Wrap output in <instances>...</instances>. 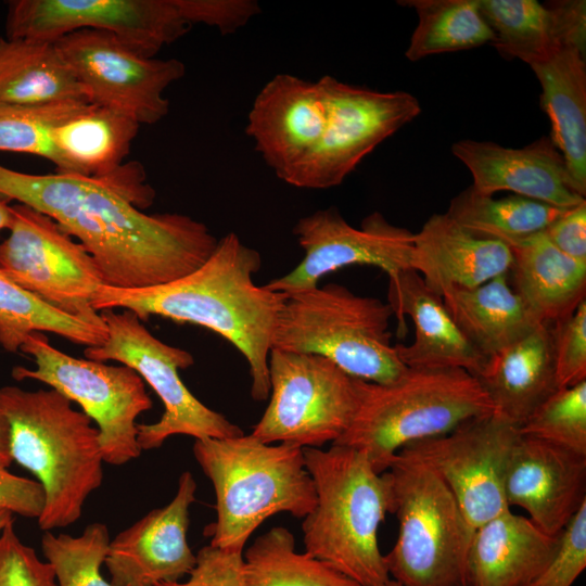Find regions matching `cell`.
Listing matches in <instances>:
<instances>
[{"instance_id": "6da1fadb", "label": "cell", "mask_w": 586, "mask_h": 586, "mask_svg": "<svg viewBox=\"0 0 586 586\" xmlns=\"http://www.w3.org/2000/svg\"><path fill=\"white\" fill-rule=\"evenodd\" d=\"M155 198L139 163L105 178L27 174L0 164V199L52 218L98 264L104 284L142 289L166 284L198 269L218 239L184 214H145Z\"/></svg>"}, {"instance_id": "7a4b0ae2", "label": "cell", "mask_w": 586, "mask_h": 586, "mask_svg": "<svg viewBox=\"0 0 586 586\" xmlns=\"http://www.w3.org/2000/svg\"><path fill=\"white\" fill-rule=\"evenodd\" d=\"M262 267L258 251L237 233L218 240L198 269L166 284L119 289L102 284L92 301L97 311L127 309L140 320L160 316L207 328L234 345L247 361L251 395L269 397V354L285 293L258 286L254 276Z\"/></svg>"}, {"instance_id": "3957f363", "label": "cell", "mask_w": 586, "mask_h": 586, "mask_svg": "<svg viewBox=\"0 0 586 586\" xmlns=\"http://www.w3.org/2000/svg\"><path fill=\"white\" fill-rule=\"evenodd\" d=\"M0 409L10 426L12 461L28 470L44 492L42 531L79 520L89 495L103 482L98 429L53 388L0 387Z\"/></svg>"}, {"instance_id": "277c9868", "label": "cell", "mask_w": 586, "mask_h": 586, "mask_svg": "<svg viewBox=\"0 0 586 586\" xmlns=\"http://www.w3.org/2000/svg\"><path fill=\"white\" fill-rule=\"evenodd\" d=\"M303 453L316 491V506L302 524L305 552L361 586H386L391 577L378 528L392 512L388 473L375 472L361 453L340 445Z\"/></svg>"}, {"instance_id": "5b68a950", "label": "cell", "mask_w": 586, "mask_h": 586, "mask_svg": "<svg viewBox=\"0 0 586 586\" xmlns=\"http://www.w3.org/2000/svg\"><path fill=\"white\" fill-rule=\"evenodd\" d=\"M192 450L215 491L217 518L205 530L212 546L243 549L269 517L289 512L304 519L316 506L301 447L242 434L195 440Z\"/></svg>"}, {"instance_id": "8992f818", "label": "cell", "mask_w": 586, "mask_h": 586, "mask_svg": "<svg viewBox=\"0 0 586 586\" xmlns=\"http://www.w3.org/2000/svg\"><path fill=\"white\" fill-rule=\"evenodd\" d=\"M493 412L485 390L468 371L407 368L390 383L362 381L357 412L332 445L361 453L375 472L383 473L404 446Z\"/></svg>"}, {"instance_id": "52a82bcc", "label": "cell", "mask_w": 586, "mask_h": 586, "mask_svg": "<svg viewBox=\"0 0 586 586\" xmlns=\"http://www.w3.org/2000/svg\"><path fill=\"white\" fill-rule=\"evenodd\" d=\"M391 306L339 283L286 294L271 349L323 356L346 373L385 384L407 369L392 343Z\"/></svg>"}, {"instance_id": "ba28073f", "label": "cell", "mask_w": 586, "mask_h": 586, "mask_svg": "<svg viewBox=\"0 0 586 586\" xmlns=\"http://www.w3.org/2000/svg\"><path fill=\"white\" fill-rule=\"evenodd\" d=\"M399 531L384 562L400 586H467L474 530L454 495L422 462L398 451L388 468Z\"/></svg>"}, {"instance_id": "9c48e42d", "label": "cell", "mask_w": 586, "mask_h": 586, "mask_svg": "<svg viewBox=\"0 0 586 586\" xmlns=\"http://www.w3.org/2000/svg\"><path fill=\"white\" fill-rule=\"evenodd\" d=\"M270 400L252 435L266 444L318 448L351 425L361 397V379L328 358L272 348Z\"/></svg>"}, {"instance_id": "30bf717a", "label": "cell", "mask_w": 586, "mask_h": 586, "mask_svg": "<svg viewBox=\"0 0 586 586\" xmlns=\"http://www.w3.org/2000/svg\"><path fill=\"white\" fill-rule=\"evenodd\" d=\"M107 336L102 345L86 347L85 357L94 361L115 360L133 369L156 393L164 405L158 421L138 423L141 450L161 447L174 435H189L195 440L227 438L243 433L224 415L201 403L183 384L179 369L194 364L186 349L156 339L130 310L100 311Z\"/></svg>"}, {"instance_id": "8fae6325", "label": "cell", "mask_w": 586, "mask_h": 586, "mask_svg": "<svg viewBox=\"0 0 586 586\" xmlns=\"http://www.w3.org/2000/svg\"><path fill=\"white\" fill-rule=\"evenodd\" d=\"M20 351L31 356L36 367H14L13 379L42 382L78 404L97 424L104 462L122 466L140 456L137 418L152 408V400L133 369L72 357L41 332L29 334Z\"/></svg>"}, {"instance_id": "7c38bea8", "label": "cell", "mask_w": 586, "mask_h": 586, "mask_svg": "<svg viewBox=\"0 0 586 586\" xmlns=\"http://www.w3.org/2000/svg\"><path fill=\"white\" fill-rule=\"evenodd\" d=\"M320 80L326 123L313 151L284 180L296 188L340 186L369 153L421 112L418 99L406 91H377L331 75Z\"/></svg>"}, {"instance_id": "4fadbf2b", "label": "cell", "mask_w": 586, "mask_h": 586, "mask_svg": "<svg viewBox=\"0 0 586 586\" xmlns=\"http://www.w3.org/2000/svg\"><path fill=\"white\" fill-rule=\"evenodd\" d=\"M12 214L0 244V273L52 307L106 328L92 307L104 284L94 258L49 216L20 203Z\"/></svg>"}, {"instance_id": "5bb4252c", "label": "cell", "mask_w": 586, "mask_h": 586, "mask_svg": "<svg viewBox=\"0 0 586 586\" xmlns=\"http://www.w3.org/2000/svg\"><path fill=\"white\" fill-rule=\"evenodd\" d=\"M82 85L89 103L152 125L169 112L164 91L183 77L177 59L145 58L112 33L84 28L54 41Z\"/></svg>"}, {"instance_id": "9a60e30c", "label": "cell", "mask_w": 586, "mask_h": 586, "mask_svg": "<svg viewBox=\"0 0 586 586\" xmlns=\"http://www.w3.org/2000/svg\"><path fill=\"white\" fill-rule=\"evenodd\" d=\"M191 27L179 0H13L5 25L7 38L40 41L84 28L104 30L145 58Z\"/></svg>"}, {"instance_id": "2e32d148", "label": "cell", "mask_w": 586, "mask_h": 586, "mask_svg": "<svg viewBox=\"0 0 586 586\" xmlns=\"http://www.w3.org/2000/svg\"><path fill=\"white\" fill-rule=\"evenodd\" d=\"M519 428L496 413L470 419L453 431L404 446L446 484L475 530L510 509L504 492L508 456Z\"/></svg>"}, {"instance_id": "e0dca14e", "label": "cell", "mask_w": 586, "mask_h": 586, "mask_svg": "<svg viewBox=\"0 0 586 586\" xmlns=\"http://www.w3.org/2000/svg\"><path fill=\"white\" fill-rule=\"evenodd\" d=\"M304 251L301 263L265 286L285 294L317 286L326 275L353 265L374 266L387 276L411 268V231L388 222L378 212L354 228L331 206L302 217L292 230Z\"/></svg>"}, {"instance_id": "ac0fdd59", "label": "cell", "mask_w": 586, "mask_h": 586, "mask_svg": "<svg viewBox=\"0 0 586 586\" xmlns=\"http://www.w3.org/2000/svg\"><path fill=\"white\" fill-rule=\"evenodd\" d=\"M195 492L192 473L182 472L169 504L151 510L111 539L104 564L113 585L157 586L190 574L196 555L187 533Z\"/></svg>"}, {"instance_id": "d6986e66", "label": "cell", "mask_w": 586, "mask_h": 586, "mask_svg": "<svg viewBox=\"0 0 586 586\" xmlns=\"http://www.w3.org/2000/svg\"><path fill=\"white\" fill-rule=\"evenodd\" d=\"M504 492L550 535H560L586 502V456L519 432L510 449Z\"/></svg>"}, {"instance_id": "ffe728a7", "label": "cell", "mask_w": 586, "mask_h": 586, "mask_svg": "<svg viewBox=\"0 0 586 586\" xmlns=\"http://www.w3.org/2000/svg\"><path fill=\"white\" fill-rule=\"evenodd\" d=\"M326 115L320 79L311 81L281 73L256 94L245 132L267 166L284 181L319 141Z\"/></svg>"}, {"instance_id": "44dd1931", "label": "cell", "mask_w": 586, "mask_h": 586, "mask_svg": "<svg viewBox=\"0 0 586 586\" xmlns=\"http://www.w3.org/2000/svg\"><path fill=\"white\" fill-rule=\"evenodd\" d=\"M451 153L470 170L471 186L481 194L512 191L561 208L586 201L576 192L566 163L550 137L543 136L520 149L464 139L451 145Z\"/></svg>"}, {"instance_id": "7402d4cb", "label": "cell", "mask_w": 586, "mask_h": 586, "mask_svg": "<svg viewBox=\"0 0 586 586\" xmlns=\"http://www.w3.org/2000/svg\"><path fill=\"white\" fill-rule=\"evenodd\" d=\"M387 304L402 328L405 316L413 323V341L395 344L407 368H459L475 378L483 372L487 357L461 332L442 296L430 290L413 269L388 277Z\"/></svg>"}, {"instance_id": "603a6c76", "label": "cell", "mask_w": 586, "mask_h": 586, "mask_svg": "<svg viewBox=\"0 0 586 586\" xmlns=\"http://www.w3.org/2000/svg\"><path fill=\"white\" fill-rule=\"evenodd\" d=\"M511 265L506 243L469 232L447 213L433 214L413 235L411 269L441 296L449 288H474L509 275Z\"/></svg>"}, {"instance_id": "cb8c5ba5", "label": "cell", "mask_w": 586, "mask_h": 586, "mask_svg": "<svg viewBox=\"0 0 586 586\" xmlns=\"http://www.w3.org/2000/svg\"><path fill=\"white\" fill-rule=\"evenodd\" d=\"M494 31L493 46L504 58L530 66L564 47L586 49V2L557 0H479Z\"/></svg>"}, {"instance_id": "d4e9b609", "label": "cell", "mask_w": 586, "mask_h": 586, "mask_svg": "<svg viewBox=\"0 0 586 586\" xmlns=\"http://www.w3.org/2000/svg\"><path fill=\"white\" fill-rule=\"evenodd\" d=\"M530 518L508 509L474 530L467 586H527L549 564L560 543Z\"/></svg>"}, {"instance_id": "484cf974", "label": "cell", "mask_w": 586, "mask_h": 586, "mask_svg": "<svg viewBox=\"0 0 586 586\" xmlns=\"http://www.w3.org/2000/svg\"><path fill=\"white\" fill-rule=\"evenodd\" d=\"M476 379L488 395L494 413L519 428L560 388L552 324L544 322L518 342L489 356Z\"/></svg>"}, {"instance_id": "4316f807", "label": "cell", "mask_w": 586, "mask_h": 586, "mask_svg": "<svg viewBox=\"0 0 586 586\" xmlns=\"http://www.w3.org/2000/svg\"><path fill=\"white\" fill-rule=\"evenodd\" d=\"M542 86L540 107L551 123L552 143L562 154L576 192L586 196L585 51L564 47L530 66Z\"/></svg>"}, {"instance_id": "83f0119b", "label": "cell", "mask_w": 586, "mask_h": 586, "mask_svg": "<svg viewBox=\"0 0 586 586\" xmlns=\"http://www.w3.org/2000/svg\"><path fill=\"white\" fill-rule=\"evenodd\" d=\"M507 245L512 288L543 322L563 320L586 300V263L560 252L544 232Z\"/></svg>"}, {"instance_id": "f1b7e54d", "label": "cell", "mask_w": 586, "mask_h": 586, "mask_svg": "<svg viewBox=\"0 0 586 586\" xmlns=\"http://www.w3.org/2000/svg\"><path fill=\"white\" fill-rule=\"evenodd\" d=\"M454 321L487 358L544 323L501 275L474 288H449L442 294Z\"/></svg>"}, {"instance_id": "f546056e", "label": "cell", "mask_w": 586, "mask_h": 586, "mask_svg": "<svg viewBox=\"0 0 586 586\" xmlns=\"http://www.w3.org/2000/svg\"><path fill=\"white\" fill-rule=\"evenodd\" d=\"M0 102L48 105L89 100L54 41L0 38Z\"/></svg>"}, {"instance_id": "4dcf8cb0", "label": "cell", "mask_w": 586, "mask_h": 586, "mask_svg": "<svg viewBox=\"0 0 586 586\" xmlns=\"http://www.w3.org/2000/svg\"><path fill=\"white\" fill-rule=\"evenodd\" d=\"M140 124L131 117L94 104L53 130L60 157L58 173L105 178L123 167Z\"/></svg>"}, {"instance_id": "1f68e13d", "label": "cell", "mask_w": 586, "mask_h": 586, "mask_svg": "<svg viewBox=\"0 0 586 586\" xmlns=\"http://www.w3.org/2000/svg\"><path fill=\"white\" fill-rule=\"evenodd\" d=\"M568 209L515 194L494 199L470 186L451 199L446 213L469 232L508 244L544 232Z\"/></svg>"}, {"instance_id": "d6a6232c", "label": "cell", "mask_w": 586, "mask_h": 586, "mask_svg": "<svg viewBox=\"0 0 586 586\" xmlns=\"http://www.w3.org/2000/svg\"><path fill=\"white\" fill-rule=\"evenodd\" d=\"M243 586H361L331 564L295 549L282 526L257 537L242 562Z\"/></svg>"}, {"instance_id": "836d02e7", "label": "cell", "mask_w": 586, "mask_h": 586, "mask_svg": "<svg viewBox=\"0 0 586 586\" xmlns=\"http://www.w3.org/2000/svg\"><path fill=\"white\" fill-rule=\"evenodd\" d=\"M398 4L415 9L418 15L405 53L409 61L492 44L495 39L479 0H405Z\"/></svg>"}, {"instance_id": "e575fe53", "label": "cell", "mask_w": 586, "mask_h": 586, "mask_svg": "<svg viewBox=\"0 0 586 586\" xmlns=\"http://www.w3.org/2000/svg\"><path fill=\"white\" fill-rule=\"evenodd\" d=\"M34 332H51L86 347L102 345L107 336L106 328L52 307L0 273L1 347L9 353H17Z\"/></svg>"}, {"instance_id": "d590c367", "label": "cell", "mask_w": 586, "mask_h": 586, "mask_svg": "<svg viewBox=\"0 0 586 586\" xmlns=\"http://www.w3.org/2000/svg\"><path fill=\"white\" fill-rule=\"evenodd\" d=\"M88 102L17 105L0 102V151L43 157L60 169L53 130L81 112Z\"/></svg>"}, {"instance_id": "8d00e7d4", "label": "cell", "mask_w": 586, "mask_h": 586, "mask_svg": "<svg viewBox=\"0 0 586 586\" xmlns=\"http://www.w3.org/2000/svg\"><path fill=\"white\" fill-rule=\"evenodd\" d=\"M110 542L107 526L94 522L78 536L46 531L41 549L58 586H115L101 574Z\"/></svg>"}, {"instance_id": "74e56055", "label": "cell", "mask_w": 586, "mask_h": 586, "mask_svg": "<svg viewBox=\"0 0 586 586\" xmlns=\"http://www.w3.org/2000/svg\"><path fill=\"white\" fill-rule=\"evenodd\" d=\"M519 432L586 456V380L559 388L519 426Z\"/></svg>"}, {"instance_id": "f35d334b", "label": "cell", "mask_w": 586, "mask_h": 586, "mask_svg": "<svg viewBox=\"0 0 586 586\" xmlns=\"http://www.w3.org/2000/svg\"><path fill=\"white\" fill-rule=\"evenodd\" d=\"M553 357L560 388L586 380V300L572 315L552 324Z\"/></svg>"}, {"instance_id": "ab89813d", "label": "cell", "mask_w": 586, "mask_h": 586, "mask_svg": "<svg viewBox=\"0 0 586 586\" xmlns=\"http://www.w3.org/2000/svg\"><path fill=\"white\" fill-rule=\"evenodd\" d=\"M13 523L0 532V586H58L52 566L20 539Z\"/></svg>"}, {"instance_id": "60d3db41", "label": "cell", "mask_w": 586, "mask_h": 586, "mask_svg": "<svg viewBox=\"0 0 586 586\" xmlns=\"http://www.w3.org/2000/svg\"><path fill=\"white\" fill-rule=\"evenodd\" d=\"M586 568V502L566 524L556 555L527 586H572Z\"/></svg>"}, {"instance_id": "b9f144b4", "label": "cell", "mask_w": 586, "mask_h": 586, "mask_svg": "<svg viewBox=\"0 0 586 586\" xmlns=\"http://www.w3.org/2000/svg\"><path fill=\"white\" fill-rule=\"evenodd\" d=\"M242 562L243 549L204 546L187 581L157 586H243Z\"/></svg>"}, {"instance_id": "7bdbcfd3", "label": "cell", "mask_w": 586, "mask_h": 586, "mask_svg": "<svg viewBox=\"0 0 586 586\" xmlns=\"http://www.w3.org/2000/svg\"><path fill=\"white\" fill-rule=\"evenodd\" d=\"M186 20L193 26L215 27L221 35L235 33L260 13L255 0H179Z\"/></svg>"}, {"instance_id": "ee69618b", "label": "cell", "mask_w": 586, "mask_h": 586, "mask_svg": "<svg viewBox=\"0 0 586 586\" xmlns=\"http://www.w3.org/2000/svg\"><path fill=\"white\" fill-rule=\"evenodd\" d=\"M44 508V492L39 482L0 468V509L38 519Z\"/></svg>"}, {"instance_id": "f6af8a7d", "label": "cell", "mask_w": 586, "mask_h": 586, "mask_svg": "<svg viewBox=\"0 0 586 586\" xmlns=\"http://www.w3.org/2000/svg\"><path fill=\"white\" fill-rule=\"evenodd\" d=\"M563 254L586 263V201L569 208L544 231Z\"/></svg>"}, {"instance_id": "bcb514c9", "label": "cell", "mask_w": 586, "mask_h": 586, "mask_svg": "<svg viewBox=\"0 0 586 586\" xmlns=\"http://www.w3.org/2000/svg\"><path fill=\"white\" fill-rule=\"evenodd\" d=\"M12 462L10 454V426L0 409V468L8 469Z\"/></svg>"}, {"instance_id": "7dc6e473", "label": "cell", "mask_w": 586, "mask_h": 586, "mask_svg": "<svg viewBox=\"0 0 586 586\" xmlns=\"http://www.w3.org/2000/svg\"><path fill=\"white\" fill-rule=\"evenodd\" d=\"M12 216V205H9V201L0 199V232L10 228Z\"/></svg>"}, {"instance_id": "c3c4849f", "label": "cell", "mask_w": 586, "mask_h": 586, "mask_svg": "<svg viewBox=\"0 0 586 586\" xmlns=\"http://www.w3.org/2000/svg\"><path fill=\"white\" fill-rule=\"evenodd\" d=\"M12 522H14L13 513L5 509H0V532Z\"/></svg>"}, {"instance_id": "681fc988", "label": "cell", "mask_w": 586, "mask_h": 586, "mask_svg": "<svg viewBox=\"0 0 586 586\" xmlns=\"http://www.w3.org/2000/svg\"><path fill=\"white\" fill-rule=\"evenodd\" d=\"M386 586H400L397 582L391 579Z\"/></svg>"}]
</instances>
